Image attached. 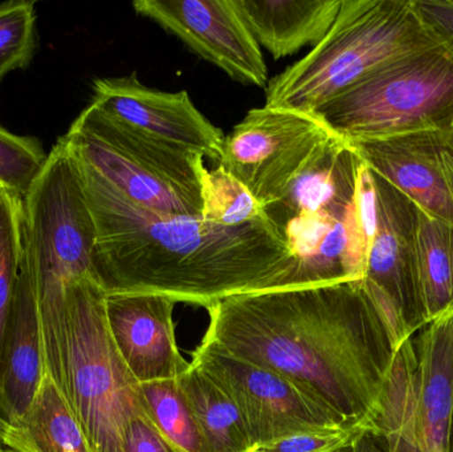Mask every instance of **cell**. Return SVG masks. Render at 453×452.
Returning a JSON list of instances; mask_svg holds the SVG:
<instances>
[{
	"instance_id": "obj_1",
	"label": "cell",
	"mask_w": 453,
	"mask_h": 452,
	"mask_svg": "<svg viewBox=\"0 0 453 452\" xmlns=\"http://www.w3.org/2000/svg\"><path fill=\"white\" fill-rule=\"evenodd\" d=\"M207 312L203 339L300 385L349 426L372 418L396 347L362 280L236 295Z\"/></svg>"
},
{
	"instance_id": "obj_2",
	"label": "cell",
	"mask_w": 453,
	"mask_h": 452,
	"mask_svg": "<svg viewBox=\"0 0 453 452\" xmlns=\"http://www.w3.org/2000/svg\"><path fill=\"white\" fill-rule=\"evenodd\" d=\"M71 154L96 225L93 279L105 294L162 295L207 310L226 297L284 288L295 260L266 212L240 227L161 214Z\"/></svg>"
},
{
	"instance_id": "obj_3",
	"label": "cell",
	"mask_w": 453,
	"mask_h": 452,
	"mask_svg": "<svg viewBox=\"0 0 453 452\" xmlns=\"http://www.w3.org/2000/svg\"><path fill=\"white\" fill-rule=\"evenodd\" d=\"M438 42L414 0H342L326 36L269 80L265 105L314 114L385 64Z\"/></svg>"
},
{
	"instance_id": "obj_4",
	"label": "cell",
	"mask_w": 453,
	"mask_h": 452,
	"mask_svg": "<svg viewBox=\"0 0 453 452\" xmlns=\"http://www.w3.org/2000/svg\"><path fill=\"white\" fill-rule=\"evenodd\" d=\"M24 241L44 331L45 363L58 379V339L66 288L93 278L96 225L76 161L58 138L23 202Z\"/></svg>"
},
{
	"instance_id": "obj_5",
	"label": "cell",
	"mask_w": 453,
	"mask_h": 452,
	"mask_svg": "<svg viewBox=\"0 0 453 452\" xmlns=\"http://www.w3.org/2000/svg\"><path fill=\"white\" fill-rule=\"evenodd\" d=\"M105 296L90 276L66 288L56 384L93 452H124L127 426L145 409L140 384L111 339Z\"/></svg>"
},
{
	"instance_id": "obj_6",
	"label": "cell",
	"mask_w": 453,
	"mask_h": 452,
	"mask_svg": "<svg viewBox=\"0 0 453 452\" xmlns=\"http://www.w3.org/2000/svg\"><path fill=\"white\" fill-rule=\"evenodd\" d=\"M349 143L453 127V52L438 42L395 58L316 111Z\"/></svg>"
},
{
	"instance_id": "obj_7",
	"label": "cell",
	"mask_w": 453,
	"mask_h": 452,
	"mask_svg": "<svg viewBox=\"0 0 453 452\" xmlns=\"http://www.w3.org/2000/svg\"><path fill=\"white\" fill-rule=\"evenodd\" d=\"M68 148L135 204L203 214L204 157L133 129L89 103L64 135Z\"/></svg>"
},
{
	"instance_id": "obj_8",
	"label": "cell",
	"mask_w": 453,
	"mask_h": 452,
	"mask_svg": "<svg viewBox=\"0 0 453 452\" xmlns=\"http://www.w3.org/2000/svg\"><path fill=\"white\" fill-rule=\"evenodd\" d=\"M334 133L316 116L290 109H250L226 134L218 166L264 207L277 203Z\"/></svg>"
},
{
	"instance_id": "obj_9",
	"label": "cell",
	"mask_w": 453,
	"mask_h": 452,
	"mask_svg": "<svg viewBox=\"0 0 453 452\" xmlns=\"http://www.w3.org/2000/svg\"><path fill=\"white\" fill-rule=\"evenodd\" d=\"M194 365L206 372L234 401L253 448L313 430L353 427L287 377L202 340Z\"/></svg>"
},
{
	"instance_id": "obj_10",
	"label": "cell",
	"mask_w": 453,
	"mask_h": 452,
	"mask_svg": "<svg viewBox=\"0 0 453 452\" xmlns=\"http://www.w3.org/2000/svg\"><path fill=\"white\" fill-rule=\"evenodd\" d=\"M372 177L377 225L362 283L398 348L428 326L415 249L417 206L374 172Z\"/></svg>"
},
{
	"instance_id": "obj_11",
	"label": "cell",
	"mask_w": 453,
	"mask_h": 452,
	"mask_svg": "<svg viewBox=\"0 0 453 452\" xmlns=\"http://www.w3.org/2000/svg\"><path fill=\"white\" fill-rule=\"evenodd\" d=\"M375 225L374 177L362 162L356 203L348 214L301 212L280 225L295 260L284 288L364 280Z\"/></svg>"
},
{
	"instance_id": "obj_12",
	"label": "cell",
	"mask_w": 453,
	"mask_h": 452,
	"mask_svg": "<svg viewBox=\"0 0 453 452\" xmlns=\"http://www.w3.org/2000/svg\"><path fill=\"white\" fill-rule=\"evenodd\" d=\"M133 8L236 81L268 85L263 53L234 0H137Z\"/></svg>"
},
{
	"instance_id": "obj_13",
	"label": "cell",
	"mask_w": 453,
	"mask_h": 452,
	"mask_svg": "<svg viewBox=\"0 0 453 452\" xmlns=\"http://www.w3.org/2000/svg\"><path fill=\"white\" fill-rule=\"evenodd\" d=\"M90 103L138 132L219 162L226 135L198 111L186 90L146 87L137 74L93 82Z\"/></svg>"
},
{
	"instance_id": "obj_14",
	"label": "cell",
	"mask_w": 453,
	"mask_h": 452,
	"mask_svg": "<svg viewBox=\"0 0 453 452\" xmlns=\"http://www.w3.org/2000/svg\"><path fill=\"white\" fill-rule=\"evenodd\" d=\"M350 145L418 209L453 225V127Z\"/></svg>"
},
{
	"instance_id": "obj_15",
	"label": "cell",
	"mask_w": 453,
	"mask_h": 452,
	"mask_svg": "<svg viewBox=\"0 0 453 452\" xmlns=\"http://www.w3.org/2000/svg\"><path fill=\"white\" fill-rule=\"evenodd\" d=\"M170 297L154 294H106L111 339L138 384L178 379L190 361L180 352Z\"/></svg>"
},
{
	"instance_id": "obj_16",
	"label": "cell",
	"mask_w": 453,
	"mask_h": 452,
	"mask_svg": "<svg viewBox=\"0 0 453 452\" xmlns=\"http://www.w3.org/2000/svg\"><path fill=\"white\" fill-rule=\"evenodd\" d=\"M45 373L42 313L24 241L0 373V417L8 425L28 411Z\"/></svg>"
},
{
	"instance_id": "obj_17",
	"label": "cell",
	"mask_w": 453,
	"mask_h": 452,
	"mask_svg": "<svg viewBox=\"0 0 453 452\" xmlns=\"http://www.w3.org/2000/svg\"><path fill=\"white\" fill-rule=\"evenodd\" d=\"M362 159L350 143L338 135L309 162L285 195L265 212L277 226L301 212H327L343 217L356 203Z\"/></svg>"
},
{
	"instance_id": "obj_18",
	"label": "cell",
	"mask_w": 453,
	"mask_h": 452,
	"mask_svg": "<svg viewBox=\"0 0 453 452\" xmlns=\"http://www.w3.org/2000/svg\"><path fill=\"white\" fill-rule=\"evenodd\" d=\"M417 355L420 452H449L453 416V313L426 326Z\"/></svg>"
},
{
	"instance_id": "obj_19",
	"label": "cell",
	"mask_w": 453,
	"mask_h": 452,
	"mask_svg": "<svg viewBox=\"0 0 453 452\" xmlns=\"http://www.w3.org/2000/svg\"><path fill=\"white\" fill-rule=\"evenodd\" d=\"M258 47L274 60L319 44L332 28L342 0H234Z\"/></svg>"
},
{
	"instance_id": "obj_20",
	"label": "cell",
	"mask_w": 453,
	"mask_h": 452,
	"mask_svg": "<svg viewBox=\"0 0 453 452\" xmlns=\"http://www.w3.org/2000/svg\"><path fill=\"white\" fill-rule=\"evenodd\" d=\"M3 445L16 452H93L48 372L28 411L15 424L7 425Z\"/></svg>"
},
{
	"instance_id": "obj_21",
	"label": "cell",
	"mask_w": 453,
	"mask_h": 452,
	"mask_svg": "<svg viewBox=\"0 0 453 452\" xmlns=\"http://www.w3.org/2000/svg\"><path fill=\"white\" fill-rule=\"evenodd\" d=\"M418 355L412 339L396 348L377 408L366 422L388 452H420L417 427Z\"/></svg>"
},
{
	"instance_id": "obj_22",
	"label": "cell",
	"mask_w": 453,
	"mask_h": 452,
	"mask_svg": "<svg viewBox=\"0 0 453 452\" xmlns=\"http://www.w3.org/2000/svg\"><path fill=\"white\" fill-rule=\"evenodd\" d=\"M198 427L204 452H250L253 446L242 414L225 390L199 366L178 379Z\"/></svg>"
},
{
	"instance_id": "obj_23",
	"label": "cell",
	"mask_w": 453,
	"mask_h": 452,
	"mask_svg": "<svg viewBox=\"0 0 453 452\" xmlns=\"http://www.w3.org/2000/svg\"><path fill=\"white\" fill-rule=\"evenodd\" d=\"M418 276L428 324L453 313V225L417 207Z\"/></svg>"
},
{
	"instance_id": "obj_24",
	"label": "cell",
	"mask_w": 453,
	"mask_h": 452,
	"mask_svg": "<svg viewBox=\"0 0 453 452\" xmlns=\"http://www.w3.org/2000/svg\"><path fill=\"white\" fill-rule=\"evenodd\" d=\"M143 409L157 429L183 452H204L198 427L178 379L140 385Z\"/></svg>"
},
{
	"instance_id": "obj_25",
	"label": "cell",
	"mask_w": 453,
	"mask_h": 452,
	"mask_svg": "<svg viewBox=\"0 0 453 452\" xmlns=\"http://www.w3.org/2000/svg\"><path fill=\"white\" fill-rule=\"evenodd\" d=\"M23 247V201L0 193V373Z\"/></svg>"
},
{
	"instance_id": "obj_26",
	"label": "cell",
	"mask_w": 453,
	"mask_h": 452,
	"mask_svg": "<svg viewBox=\"0 0 453 452\" xmlns=\"http://www.w3.org/2000/svg\"><path fill=\"white\" fill-rule=\"evenodd\" d=\"M265 215L250 191L234 175L218 166L203 174V214L207 222L225 227L250 225Z\"/></svg>"
},
{
	"instance_id": "obj_27",
	"label": "cell",
	"mask_w": 453,
	"mask_h": 452,
	"mask_svg": "<svg viewBox=\"0 0 453 452\" xmlns=\"http://www.w3.org/2000/svg\"><path fill=\"white\" fill-rule=\"evenodd\" d=\"M47 157L39 141L12 134L0 126V193L24 202Z\"/></svg>"
},
{
	"instance_id": "obj_28",
	"label": "cell",
	"mask_w": 453,
	"mask_h": 452,
	"mask_svg": "<svg viewBox=\"0 0 453 452\" xmlns=\"http://www.w3.org/2000/svg\"><path fill=\"white\" fill-rule=\"evenodd\" d=\"M36 48L35 2L16 0L0 4V80L26 68Z\"/></svg>"
},
{
	"instance_id": "obj_29",
	"label": "cell",
	"mask_w": 453,
	"mask_h": 452,
	"mask_svg": "<svg viewBox=\"0 0 453 452\" xmlns=\"http://www.w3.org/2000/svg\"><path fill=\"white\" fill-rule=\"evenodd\" d=\"M335 427L297 433L282 440L256 446L250 452H335L361 427Z\"/></svg>"
},
{
	"instance_id": "obj_30",
	"label": "cell",
	"mask_w": 453,
	"mask_h": 452,
	"mask_svg": "<svg viewBox=\"0 0 453 452\" xmlns=\"http://www.w3.org/2000/svg\"><path fill=\"white\" fill-rule=\"evenodd\" d=\"M124 452H183L170 442L149 418L148 414L135 417L125 434Z\"/></svg>"
},
{
	"instance_id": "obj_31",
	"label": "cell",
	"mask_w": 453,
	"mask_h": 452,
	"mask_svg": "<svg viewBox=\"0 0 453 452\" xmlns=\"http://www.w3.org/2000/svg\"><path fill=\"white\" fill-rule=\"evenodd\" d=\"M428 31L453 52V0H414Z\"/></svg>"
},
{
	"instance_id": "obj_32",
	"label": "cell",
	"mask_w": 453,
	"mask_h": 452,
	"mask_svg": "<svg viewBox=\"0 0 453 452\" xmlns=\"http://www.w3.org/2000/svg\"><path fill=\"white\" fill-rule=\"evenodd\" d=\"M335 452H388V448L382 435L364 424Z\"/></svg>"
},
{
	"instance_id": "obj_33",
	"label": "cell",
	"mask_w": 453,
	"mask_h": 452,
	"mask_svg": "<svg viewBox=\"0 0 453 452\" xmlns=\"http://www.w3.org/2000/svg\"><path fill=\"white\" fill-rule=\"evenodd\" d=\"M7 422L0 417V445H3V437H4L5 430H7Z\"/></svg>"
},
{
	"instance_id": "obj_34",
	"label": "cell",
	"mask_w": 453,
	"mask_h": 452,
	"mask_svg": "<svg viewBox=\"0 0 453 452\" xmlns=\"http://www.w3.org/2000/svg\"><path fill=\"white\" fill-rule=\"evenodd\" d=\"M449 452H453V416L451 422V429H449Z\"/></svg>"
},
{
	"instance_id": "obj_35",
	"label": "cell",
	"mask_w": 453,
	"mask_h": 452,
	"mask_svg": "<svg viewBox=\"0 0 453 452\" xmlns=\"http://www.w3.org/2000/svg\"><path fill=\"white\" fill-rule=\"evenodd\" d=\"M0 452H16L12 448H7V446L0 445Z\"/></svg>"
}]
</instances>
